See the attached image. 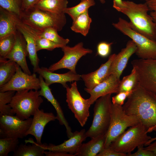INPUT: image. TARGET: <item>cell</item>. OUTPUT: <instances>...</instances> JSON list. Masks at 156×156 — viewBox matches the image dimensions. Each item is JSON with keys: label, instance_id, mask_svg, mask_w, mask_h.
Here are the masks:
<instances>
[{"label": "cell", "instance_id": "obj_1", "mask_svg": "<svg viewBox=\"0 0 156 156\" xmlns=\"http://www.w3.org/2000/svg\"><path fill=\"white\" fill-rule=\"evenodd\" d=\"M122 106L127 114L137 116L147 129L156 131V95L137 83Z\"/></svg>", "mask_w": 156, "mask_h": 156}, {"label": "cell", "instance_id": "obj_2", "mask_svg": "<svg viewBox=\"0 0 156 156\" xmlns=\"http://www.w3.org/2000/svg\"><path fill=\"white\" fill-rule=\"evenodd\" d=\"M126 6L119 12L129 18L132 27L149 38L156 41V23L148 12L146 2L137 3L130 1H123Z\"/></svg>", "mask_w": 156, "mask_h": 156}, {"label": "cell", "instance_id": "obj_3", "mask_svg": "<svg viewBox=\"0 0 156 156\" xmlns=\"http://www.w3.org/2000/svg\"><path fill=\"white\" fill-rule=\"evenodd\" d=\"M65 14L49 12L33 6L23 11L19 18L24 23L34 30L41 31L52 27L59 31L66 23Z\"/></svg>", "mask_w": 156, "mask_h": 156}, {"label": "cell", "instance_id": "obj_4", "mask_svg": "<svg viewBox=\"0 0 156 156\" xmlns=\"http://www.w3.org/2000/svg\"><path fill=\"white\" fill-rule=\"evenodd\" d=\"M148 133L145 126L140 123L125 131L112 141L109 147L119 153H131L138 147L145 146L151 138Z\"/></svg>", "mask_w": 156, "mask_h": 156}, {"label": "cell", "instance_id": "obj_5", "mask_svg": "<svg viewBox=\"0 0 156 156\" xmlns=\"http://www.w3.org/2000/svg\"><path fill=\"white\" fill-rule=\"evenodd\" d=\"M43 101L39 91L26 89L16 91L9 105L13 115L25 120L33 116Z\"/></svg>", "mask_w": 156, "mask_h": 156}, {"label": "cell", "instance_id": "obj_6", "mask_svg": "<svg viewBox=\"0 0 156 156\" xmlns=\"http://www.w3.org/2000/svg\"><path fill=\"white\" fill-rule=\"evenodd\" d=\"M112 25L134 42L137 48L135 54L140 59H156V41L140 33L132 27L129 22L121 17Z\"/></svg>", "mask_w": 156, "mask_h": 156}, {"label": "cell", "instance_id": "obj_7", "mask_svg": "<svg viewBox=\"0 0 156 156\" xmlns=\"http://www.w3.org/2000/svg\"><path fill=\"white\" fill-rule=\"evenodd\" d=\"M112 94L101 96L95 102L92 125L86 132L87 138H91L106 134L109 128L112 104Z\"/></svg>", "mask_w": 156, "mask_h": 156}, {"label": "cell", "instance_id": "obj_8", "mask_svg": "<svg viewBox=\"0 0 156 156\" xmlns=\"http://www.w3.org/2000/svg\"><path fill=\"white\" fill-rule=\"evenodd\" d=\"M140 122L137 116L127 114L122 106L112 103L110 122L106 133L104 148L108 147L112 141L125 131L127 128Z\"/></svg>", "mask_w": 156, "mask_h": 156}, {"label": "cell", "instance_id": "obj_9", "mask_svg": "<svg viewBox=\"0 0 156 156\" xmlns=\"http://www.w3.org/2000/svg\"><path fill=\"white\" fill-rule=\"evenodd\" d=\"M66 90V102L68 106L74 114L75 118L81 127L84 126L90 116V104L89 99H85L78 91L76 81L69 87L66 84L64 87Z\"/></svg>", "mask_w": 156, "mask_h": 156}, {"label": "cell", "instance_id": "obj_10", "mask_svg": "<svg viewBox=\"0 0 156 156\" xmlns=\"http://www.w3.org/2000/svg\"><path fill=\"white\" fill-rule=\"evenodd\" d=\"M131 63L136 70L139 84L156 95V59H135Z\"/></svg>", "mask_w": 156, "mask_h": 156}, {"label": "cell", "instance_id": "obj_11", "mask_svg": "<svg viewBox=\"0 0 156 156\" xmlns=\"http://www.w3.org/2000/svg\"><path fill=\"white\" fill-rule=\"evenodd\" d=\"M33 118L23 120L16 115L0 116V138H15L23 139L29 129Z\"/></svg>", "mask_w": 156, "mask_h": 156}, {"label": "cell", "instance_id": "obj_12", "mask_svg": "<svg viewBox=\"0 0 156 156\" xmlns=\"http://www.w3.org/2000/svg\"><path fill=\"white\" fill-rule=\"evenodd\" d=\"M61 49L64 53L63 56L59 61L49 67L48 69L51 71L53 72L59 69L66 68L77 73L76 67L79 59L86 54L92 52L91 49L84 48L82 42L73 47L65 45Z\"/></svg>", "mask_w": 156, "mask_h": 156}, {"label": "cell", "instance_id": "obj_13", "mask_svg": "<svg viewBox=\"0 0 156 156\" xmlns=\"http://www.w3.org/2000/svg\"><path fill=\"white\" fill-rule=\"evenodd\" d=\"M40 89V80L35 73L31 75L27 74L19 66L11 79L0 87V92L18 91L26 89L38 90Z\"/></svg>", "mask_w": 156, "mask_h": 156}, {"label": "cell", "instance_id": "obj_14", "mask_svg": "<svg viewBox=\"0 0 156 156\" xmlns=\"http://www.w3.org/2000/svg\"><path fill=\"white\" fill-rule=\"evenodd\" d=\"M15 36L14 46L10 52L4 58L15 62L25 73L31 75L26 60V57L28 56L26 41L18 30L15 34Z\"/></svg>", "mask_w": 156, "mask_h": 156}, {"label": "cell", "instance_id": "obj_15", "mask_svg": "<svg viewBox=\"0 0 156 156\" xmlns=\"http://www.w3.org/2000/svg\"><path fill=\"white\" fill-rule=\"evenodd\" d=\"M86 132L84 129L80 131H76L68 139L62 143L58 145L44 143V148L45 150L67 153L75 156L82 142L87 138Z\"/></svg>", "mask_w": 156, "mask_h": 156}, {"label": "cell", "instance_id": "obj_16", "mask_svg": "<svg viewBox=\"0 0 156 156\" xmlns=\"http://www.w3.org/2000/svg\"><path fill=\"white\" fill-rule=\"evenodd\" d=\"M120 79L111 75L105 80L92 89L84 90L90 95L88 99L90 104H93L99 98L109 94L119 92Z\"/></svg>", "mask_w": 156, "mask_h": 156}, {"label": "cell", "instance_id": "obj_17", "mask_svg": "<svg viewBox=\"0 0 156 156\" xmlns=\"http://www.w3.org/2000/svg\"><path fill=\"white\" fill-rule=\"evenodd\" d=\"M57 119L52 112H46L43 109H38L33 116L31 124L25 133V136L30 135L35 138L36 142L42 144L41 139L44 128L49 122Z\"/></svg>", "mask_w": 156, "mask_h": 156}, {"label": "cell", "instance_id": "obj_18", "mask_svg": "<svg viewBox=\"0 0 156 156\" xmlns=\"http://www.w3.org/2000/svg\"><path fill=\"white\" fill-rule=\"evenodd\" d=\"M14 19L17 30L22 34L26 41L29 58L33 66V72L36 73L40 67L35 37L27 26L15 14Z\"/></svg>", "mask_w": 156, "mask_h": 156}, {"label": "cell", "instance_id": "obj_19", "mask_svg": "<svg viewBox=\"0 0 156 156\" xmlns=\"http://www.w3.org/2000/svg\"><path fill=\"white\" fill-rule=\"evenodd\" d=\"M137 47L132 40H129L126 47L116 54L110 66V75H113L120 79V76L126 67L131 57L135 53Z\"/></svg>", "mask_w": 156, "mask_h": 156}, {"label": "cell", "instance_id": "obj_20", "mask_svg": "<svg viewBox=\"0 0 156 156\" xmlns=\"http://www.w3.org/2000/svg\"><path fill=\"white\" fill-rule=\"evenodd\" d=\"M39 78L40 86V90L39 91L40 95L46 99L53 106L56 112L57 119L60 125L64 126L67 136L69 138L73 135V132L65 118L60 104L54 97L51 92V89L49 87V86L45 82L42 77L39 75Z\"/></svg>", "mask_w": 156, "mask_h": 156}, {"label": "cell", "instance_id": "obj_21", "mask_svg": "<svg viewBox=\"0 0 156 156\" xmlns=\"http://www.w3.org/2000/svg\"><path fill=\"white\" fill-rule=\"evenodd\" d=\"M116 54L110 55L108 60L102 64L96 70L90 73L81 75L86 88L92 89L107 79L110 75L109 70L112 63Z\"/></svg>", "mask_w": 156, "mask_h": 156}, {"label": "cell", "instance_id": "obj_22", "mask_svg": "<svg viewBox=\"0 0 156 156\" xmlns=\"http://www.w3.org/2000/svg\"><path fill=\"white\" fill-rule=\"evenodd\" d=\"M36 73L42 76L49 86L54 83H59L64 87L68 82L77 81L81 79V75L70 70L63 74L54 73L45 67L39 68Z\"/></svg>", "mask_w": 156, "mask_h": 156}, {"label": "cell", "instance_id": "obj_23", "mask_svg": "<svg viewBox=\"0 0 156 156\" xmlns=\"http://www.w3.org/2000/svg\"><path fill=\"white\" fill-rule=\"evenodd\" d=\"M106 134L91 138L87 142L81 144L75 156H96L104 148Z\"/></svg>", "mask_w": 156, "mask_h": 156}, {"label": "cell", "instance_id": "obj_24", "mask_svg": "<svg viewBox=\"0 0 156 156\" xmlns=\"http://www.w3.org/2000/svg\"><path fill=\"white\" fill-rule=\"evenodd\" d=\"M17 31L14 14L0 7V38L15 34Z\"/></svg>", "mask_w": 156, "mask_h": 156}, {"label": "cell", "instance_id": "obj_25", "mask_svg": "<svg viewBox=\"0 0 156 156\" xmlns=\"http://www.w3.org/2000/svg\"><path fill=\"white\" fill-rule=\"evenodd\" d=\"M26 143H30L32 145H26L21 144L19 145L16 150L14 152V156H44L45 149L43 144L36 142L31 138L25 140Z\"/></svg>", "mask_w": 156, "mask_h": 156}, {"label": "cell", "instance_id": "obj_26", "mask_svg": "<svg viewBox=\"0 0 156 156\" xmlns=\"http://www.w3.org/2000/svg\"><path fill=\"white\" fill-rule=\"evenodd\" d=\"M19 66L13 61L0 57V87L11 79Z\"/></svg>", "mask_w": 156, "mask_h": 156}, {"label": "cell", "instance_id": "obj_27", "mask_svg": "<svg viewBox=\"0 0 156 156\" xmlns=\"http://www.w3.org/2000/svg\"><path fill=\"white\" fill-rule=\"evenodd\" d=\"M68 3V0H39L34 6L44 11L60 13H64Z\"/></svg>", "mask_w": 156, "mask_h": 156}, {"label": "cell", "instance_id": "obj_28", "mask_svg": "<svg viewBox=\"0 0 156 156\" xmlns=\"http://www.w3.org/2000/svg\"><path fill=\"white\" fill-rule=\"evenodd\" d=\"M92 22V20L89 16L88 10L73 21L70 29L76 33L86 36L88 33Z\"/></svg>", "mask_w": 156, "mask_h": 156}, {"label": "cell", "instance_id": "obj_29", "mask_svg": "<svg viewBox=\"0 0 156 156\" xmlns=\"http://www.w3.org/2000/svg\"><path fill=\"white\" fill-rule=\"evenodd\" d=\"M28 27L32 32L35 35L55 43L66 45L70 42L68 39L64 38L59 35L57 31L53 28L49 27L41 31H37Z\"/></svg>", "mask_w": 156, "mask_h": 156}, {"label": "cell", "instance_id": "obj_30", "mask_svg": "<svg viewBox=\"0 0 156 156\" xmlns=\"http://www.w3.org/2000/svg\"><path fill=\"white\" fill-rule=\"evenodd\" d=\"M81 1V2L77 5L71 7H67L64 10V12L68 14L73 21L95 4L94 0Z\"/></svg>", "mask_w": 156, "mask_h": 156}, {"label": "cell", "instance_id": "obj_31", "mask_svg": "<svg viewBox=\"0 0 156 156\" xmlns=\"http://www.w3.org/2000/svg\"><path fill=\"white\" fill-rule=\"evenodd\" d=\"M15 91L13 90L0 92V116L4 115H14L9 104L11 102Z\"/></svg>", "mask_w": 156, "mask_h": 156}, {"label": "cell", "instance_id": "obj_32", "mask_svg": "<svg viewBox=\"0 0 156 156\" xmlns=\"http://www.w3.org/2000/svg\"><path fill=\"white\" fill-rule=\"evenodd\" d=\"M138 79L135 68L133 69L130 74L124 76L120 81L119 92L132 91L138 83Z\"/></svg>", "mask_w": 156, "mask_h": 156}, {"label": "cell", "instance_id": "obj_33", "mask_svg": "<svg viewBox=\"0 0 156 156\" xmlns=\"http://www.w3.org/2000/svg\"><path fill=\"white\" fill-rule=\"evenodd\" d=\"M18 139L15 138H0V156H7L10 152H14L18 146Z\"/></svg>", "mask_w": 156, "mask_h": 156}, {"label": "cell", "instance_id": "obj_34", "mask_svg": "<svg viewBox=\"0 0 156 156\" xmlns=\"http://www.w3.org/2000/svg\"><path fill=\"white\" fill-rule=\"evenodd\" d=\"M0 7L19 18L23 12V0H0Z\"/></svg>", "mask_w": 156, "mask_h": 156}, {"label": "cell", "instance_id": "obj_35", "mask_svg": "<svg viewBox=\"0 0 156 156\" xmlns=\"http://www.w3.org/2000/svg\"><path fill=\"white\" fill-rule=\"evenodd\" d=\"M27 26L35 37L37 51L42 49H44L49 51H52L55 48H61L64 46H65L61 44L53 42L46 38L41 37L35 35L32 32L28 26L27 25Z\"/></svg>", "mask_w": 156, "mask_h": 156}, {"label": "cell", "instance_id": "obj_36", "mask_svg": "<svg viewBox=\"0 0 156 156\" xmlns=\"http://www.w3.org/2000/svg\"><path fill=\"white\" fill-rule=\"evenodd\" d=\"M15 34L0 38V57L5 58L12 50L15 42Z\"/></svg>", "mask_w": 156, "mask_h": 156}, {"label": "cell", "instance_id": "obj_37", "mask_svg": "<svg viewBox=\"0 0 156 156\" xmlns=\"http://www.w3.org/2000/svg\"><path fill=\"white\" fill-rule=\"evenodd\" d=\"M113 42H102L99 43L97 48V54L102 57H107L110 53Z\"/></svg>", "mask_w": 156, "mask_h": 156}, {"label": "cell", "instance_id": "obj_38", "mask_svg": "<svg viewBox=\"0 0 156 156\" xmlns=\"http://www.w3.org/2000/svg\"><path fill=\"white\" fill-rule=\"evenodd\" d=\"M132 91L121 92L117 93L116 95L112 97V103L122 106L124 104L125 100Z\"/></svg>", "mask_w": 156, "mask_h": 156}, {"label": "cell", "instance_id": "obj_39", "mask_svg": "<svg viewBox=\"0 0 156 156\" xmlns=\"http://www.w3.org/2000/svg\"><path fill=\"white\" fill-rule=\"evenodd\" d=\"M144 147V146L138 147L136 152L128 154L127 156H156L154 153L145 150Z\"/></svg>", "mask_w": 156, "mask_h": 156}, {"label": "cell", "instance_id": "obj_40", "mask_svg": "<svg viewBox=\"0 0 156 156\" xmlns=\"http://www.w3.org/2000/svg\"><path fill=\"white\" fill-rule=\"evenodd\" d=\"M96 156H127V154L117 152L108 147L104 148Z\"/></svg>", "mask_w": 156, "mask_h": 156}, {"label": "cell", "instance_id": "obj_41", "mask_svg": "<svg viewBox=\"0 0 156 156\" xmlns=\"http://www.w3.org/2000/svg\"><path fill=\"white\" fill-rule=\"evenodd\" d=\"M39 0H23V11L34 6Z\"/></svg>", "mask_w": 156, "mask_h": 156}, {"label": "cell", "instance_id": "obj_42", "mask_svg": "<svg viewBox=\"0 0 156 156\" xmlns=\"http://www.w3.org/2000/svg\"><path fill=\"white\" fill-rule=\"evenodd\" d=\"M44 154L46 156H74L73 155L68 153L49 151H45Z\"/></svg>", "mask_w": 156, "mask_h": 156}, {"label": "cell", "instance_id": "obj_43", "mask_svg": "<svg viewBox=\"0 0 156 156\" xmlns=\"http://www.w3.org/2000/svg\"><path fill=\"white\" fill-rule=\"evenodd\" d=\"M126 5L122 0H113V7L118 11L125 7Z\"/></svg>", "mask_w": 156, "mask_h": 156}, {"label": "cell", "instance_id": "obj_44", "mask_svg": "<svg viewBox=\"0 0 156 156\" xmlns=\"http://www.w3.org/2000/svg\"><path fill=\"white\" fill-rule=\"evenodd\" d=\"M146 146L144 147V149L153 152L156 154V140Z\"/></svg>", "mask_w": 156, "mask_h": 156}, {"label": "cell", "instance_id": "obj_45", "mask_svg": "<svg viewBox=\"0 0 156 156\" xmlns=\"http://www.w3.org/2000/svg\"><path fill=\"white\" fill-rule=\"evenodd\" d=\"M156 140V137L151 138L150 140H149L146 143L145 145V146H147L151 142L154 141L155 140Z\"/></svg>", "mask_w": 156, "mask_h": 156}, {"label": "cell", "instance_id": "obj_46", "mask_svg": "<svg viewBox=\"0 0 156 156\" xmlns=\"http://www.w3.org/2000/svg\"><path fill=\"white\" fill-rule=\"evenodd\" d=\"M102 4H104L105 2V0H98Z\"/></svg>", "mask_w": 156, "mask_h": 156}, {"label": "cell", "instance_id": "obj_47", "mask_svg": "<svg viewBox=\"0 0 156 156\" xmlns=\"http://www.w3.org/2000/svg\"><path fill=\"white\" fill-rule=\"evenodd\" d=\"M140 0L144 1H145L146 2L148 0Z\"/></svg>", "mask_w": 156, "mask_h": 156}]
</instances>
